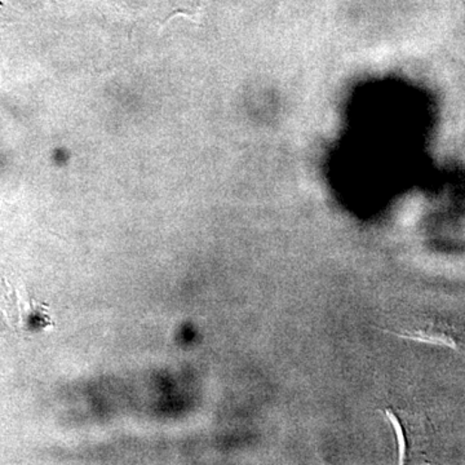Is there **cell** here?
<instances>
[{
  "instance_id": "6da1fadb",
  "label": "cell",
  "mask_w": 465,
  "mask_h": 465,
  "mask_svg": "<svg viewBox=\"0 0 465 465\" xmlns=\"http://www.w3.org/2000/svg\"><path fill=\"white\" fill-rule=\"evenodd\" d=\"M399 338L407 339V341L424 342V344L439 345V347H448L457 349V341L451 336L443 332L425 331V330H418V331H388Z\"/></svg>"
},
{
  "instance_id": "7a4b0ae2",
  "label": "cell",
  "mask_w": 465,
  "mask_h": 465,
  "mask_svg": "<svg viewBox=\"0 0 465 465\" xmlns=\"http://www.w3.org/2000/svg\"><path fill=\"white\" fill-rule=\"evenodd\" d=\"M385 415H387L388 420H390L391 427H393L394 433H396L397 448H399V460L400 463H403L406 458V440L402 427H401L399 418H397L393 412L390 411V410L385 411Z\"/></svg>"
}]
</instances>
